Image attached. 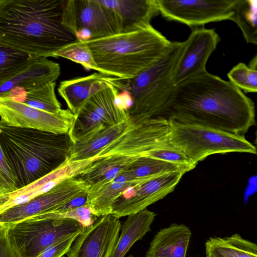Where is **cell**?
<instances>
[{"label":"cell","instance_id":"obj_11","mask_svg":"<svg viewBox=\"0 0 257 257\" xmlns=\"http://www.w3.org/2000/svg\"><path fill=\"white\" fill-rule=\"evenodd\" d=\"M160 13L166 19L191 29L209 23L230 20L235 0H156Z\"/></svg>","mask_w":257,"mask_h":257},{"label":"cell","instance_id":"obj_21","mask_svg":"<svg viewBox=\"0 0 257 257\" xmlns=\"http://www.w3.org/2000/svg\"><path fill=\"white\" fill-rule=\"evenodd\" d=\"M192 235L187 225L172 223L156 233L144 257H186Z\"/></svg>","mask_w":257,"mask_h":257},{"label":"cell","instance_id":"obj_26","mask_svg":"<svg viewBox=\"0 0 257 257\" xmlns=\"http://www.w3.org/2000/svg\"><path fill=\"white\" fill-rule=\"evenodd\" d=\"M56 82H51L42 86L26 90L17 86L1 97L22 103L30 107L51 113H57L61 105L55 92Z\"/></svg>","mask_w":257,"mask_h":257},{"label":"cell","instance_id":"obj_32","mask_svg":"<svg viewBox=\"0 0 257 257\" xmlns=\"http://www.w3.org/2000/svg\"><path fill=\"white\" fill-rule=\"evenodd\" d=\"M229 81L245 93L257 92V70L239 63L234 66L227 74Z\"/></svg>","mask_w":257,"mask_h":257},{"label":"cell","instance_id":"obj_22","mask_svg":"<svg viewBox=\"0 0 257 257\" xmlns=\"http://www.w3.org/2000/svg\"><path fill=\"white\" fill-rule=\"evenodd\" d=\"M60 74L59 63L45 57L37 58L22 72L0 85V97L17 86L28 90L55 82Z\"/></svg>","mask_w":257,"mask_h":257},{"label":"cell","instance_id":"obj_29","mask_svg":"<svg viewBox=\"0 0 257 257\" xmlns=\"http://www.w3.org/2000/svg\"><path fill=\"white\" fill-rule=\"evenodd\" d=\"M36 58L0 43V85L22 72Z\"/></svg>","mask_w":257,"mask_h":257},{"label":"cell","instance_id":"obj_7","mask_svg":"<svg viewBox=\"0 0 257 257\" xmlns=\"http://www.w3.org/2000/svg\"><path fill=\"white\" fill-rule=\"evenodd\" d=\"M84 227L76 220L51 218L44 213L7 226L6 235L20 257H36L54 244L80 233Z\"/></svg>","mask_w":257,"mask_h":257},{"label":"cell","instance_id":"obj_9","mask_svg":"<svg viewBox=\"0 0 257 257\" xmlns=\"http://www.w3.org/2000/svg\"><path fill=\"white\" fill-rule=\"evenodd\" d=\"M132 119L133 123L128 128L104 148L96 159L111 155L142 157L170 144L167 118L158 116Z\"/></svg>","mask_w":257,"mask_h":257},{"label":"cell","instance_id":"obj_37","mask_svg":"<svg viewBox=\"0 0 257 257\" xmlns=\"http://www.w3.org/2000/svg\"><path fill=\"white\" fill-rule=\"evenodd\" d=\"M87 191L81 193L52 211L63 212L87 206Z\"/></svg>","mask_w":257,"mask_h":257},{"label":"cell","instance_id":"obj_14","mask_svg":"<svg viewBox=\"0 0 257 257\" xmlns=\"http://www.w3.org/2000/svg\"><path fill=\"white\" fill-rule=\"evenodd\" d=\"M185 173L179 171L161 174L128 189L114 203L111 214L120 218L147 208L172 192Z\"/></svg>","mask_w":257,"mask_h":257},{"label":"cell","instance_id":"obj_4","mask_svg":"<svg viewBox=\"0 0 257 257\" xmlns=\"http://www.w3.org/2000/svg\"><path fill=\"white\" fill-rule=\"evenodd\" d=\"M85 43L92 53L98 72L129 79L161 59L170 50L173 42L150 25Z\"/></svg>","mask_w":257,"mask_h":257},{"label":"cell","instance_id":"obj_30","mask_svg":"<svg viewBox=\"0 0 257 257\" xmlns=\"http://www.w3.org/2000/svg\"><path fill=\"white\" fill-rule=\"evenodd\" d=\"M129 169L136 178L154 177L169 172L182 171L189 172L188 168L149 157H138L130 166Z\"/></svg>","mask_w":257,"mask_h":257},{"label":"cell","instance_id":"obj_36","mask_svg":"<svg viewBox=\"0 0 257 257\" xmlns=\"http://www.w3.org/2000/svg\"><path fill=\"white\" fill-rule=\"evenodd\" d=\"M79 234L73 235L54 244L36 257H62L69 251L75 238Z\"/></svg>","mask_w":257,"mask_h":257},{"label":"cell","instance_id":"obj_27","mask_svg":"<svg viewBox=\"0 0 257 257\" xmlns=\"http://www.w3.org/2000/svg\"><path fill=\"white\" fill-rule=\"evenodd\" d=\"M206 254L216 257H257V245L238 233L230 236L210 237L205 242Z\"/></svg>","mask_w":257,"mask_h":257},{"label":"cell","instance_id":"obj_17","mask_svg":"<svg viewBox=\"0 0 257 257\" xmlns=\"http://www.w3.org/2000/svg\"><path fill=\"white\" fill-rule=\"evenodd\" d=\"M154 177L136 178L128 168L110 181L89 186L87 206L97 217L111 214L114 203L126 191Z\"/></svg>","mask_w":257,"mask_h":257},{"label":"cell","instance_id":"obj_39","mask_svg":"<svg viewBox=\"0 0 257 257\" xmlns=\"http://www.w3.org/2000/svg\"><path fill=\"white\" fill-rule=\"evenodd\" d=\"M74 37L77 41L85 42L92 39V33L87 29H81L76 32Z\"/></svg>","mask_w":257,"mask_h":257},{"label":"cell","instance_id":"obj_20","mask_svg":"<svg viewBox=\"0 0 257 257\" xmlns=\"http://www.w3.org/2000/svg\"><path fill=\"white\" fill-rule=\"evenodd\" d=\"M120 18L121 33L130 32L150 25L159 11L156 0H98Z\"/></svg>","mask_w":257,"mask_h":257},{"label":"cell","instance_id":"obj_15","mask_svg":"<svg viewBox=\"0 0 257 257\" xmlns=\"http://www.w3.org/2000/svg\"><path fill=\"white\" fill-rule=\"evenodd\" d=\"M119 218L112 214L98 217L76 237L68 257H110L121 228Z\"/></svg>","mask_w":257,"mask_h":257},{"label":"cell","instance_id":"obj_40","mask_svg":"<svg viewBox=\"0 0 257 257\" xmlns=\"http://www.w3.org/2000/svg\"><path fill=\"white\" fill-rule=\"evenodd\" d=\"M10 198L9 194L0 196V207L4 204Z\"/></svg>","mask_w":257,"mask_h":257},{"label":"cell","instance_id":"obj_12","mask_svg":"<svg viewBox=\"0 0 257 257\" xmlns=\"http://www.w3.org/2000/svg\"><path fill=\"white\" fill-rule=\"evenodd\" d=\"M0 117L8 126L63 134L68 133L75 116L68 109L51 113L0 97Z\"/></svg>","mask_w":257,"mask_h":257},{"label":"cell","instance_id":"obj_8","mask_svg":"<svg viewBox=\"0 0 257 257\" xmlns=\"http://www.w3.org/2000/svg\"><path fill=\"white\" fill-rule=\"evenodd\" d=\"M118 92L114 85L108 83L85 102L68 132L73 143L129 119L128 111L120 108L115 103Z\"/></svg>","mask_w":257,"mask_h":257},{"label":"cell","instance_id":"obj_13","mask_svg":"<svg viewBox=\"0 0 257 257\" xmlns=\"http://www.w3.org/2000/svg\"><path fill=\"white\" fill-rule=\"evenodd\" d=\"M89 186L74 177L66 179L48 191L24 203L0 212V224L7 227L24 219L52 211L88 190Z\"/></svg>","mask_w":257,"mask_h":257},{"label":"cell","instance_id":"obj_41","mask_svg":"<svg viewBox=\"0 0 257 257\" xmlns=\"http://www.w3.org/2000/svg\"><path fill=\"white\" fill-rule=\"evenodd\" d=\"M6 227L0 224V236L5 230Z\"/></svg>","mask_w":257,"mask_h":257},{"label":"cell","instance_id":"obj_2","mask_svg":"<svg viewBox=\"0 0 257 257\" xmlns=\"http://www.w3.org/2000/svg\"><path fill=\"white\" fill-rule=\"evenodd\" d=\"M65 0H0V43L36 58L76 41L61 24Z\"/></svg>","mask_w":257,"mask_h":257},{"label":"cell","instance_id":"obj_35","mask_svg":"<svg viewBox=\"0 0 257 257\" xmlns=\"http://www.w3.org/2000/svg\"><path fill=\"white\" fill-rule=\"evenodd\" d=\"M18 190L16 179L0 146V196Z\"/></svg>","mask_w":257,"mask_h":257},{"label":"cell","instance_id":"obj_6","mask_svg":"<svg viewBox=\"0 0 257 257\" xmlns=\"http://www.w3.org/2000/svg\"><path fill=\"white\" fill-rule=\"evenodd\" d=\"M168 120L169 143L196 164L208 156L215 154L231 152L256 154L255 147L243 135Z\"/></svg>","mask_w":257,"mask_h":257},{"label":"cell","instance_id":"obj_34","mask_svg":"<svg viewBox=\"0 0 257 257\" xmlns=\"http://www.w3.org/2000/svg\"><path fill=\"white\" fill-rule=\"evenodd\" d=\"M46 213L51 218L71 219L76 220L85 227L91 225L98 218L91 212L87 206H81L75 209L63 212L50 211Z\"/></svg>","mask_w":257,"mask_h":257},{"label":"cell","instance_id":"obj_23","mask_svg":"<svg viewBox=\"0 0 257 257\" xmlns=\"http://www.w3.org/2000/svg\"><path fill=\"white\" fill-rule=\"evenodd\" d=\"M156 214L145 208L127 216L121 226V232L110 257H124L132 245L151 230Z\"/></svg>","mask_w":257,"mask_h":257},{"label":"cell","instance_id":"obj_3","mask_svg":"<svg viewBox=\"0 0 257 257\" xmlns=\"http://www.w3.org/2000/svg\"><path fill=\"white\" fill-rule=\"evenodd\" d=\"M73 142L68 133L6 125L0 122V146L18 190L56 170L69 160Z\"/></svg>","mask_w":257,"mask_h":257},{"label":"cell","instance_id":"obj_28","mask_svg":"<svg viewBox=\"0 0 257 257\" xmlns=\"http://www.w3.org/2000/svg\"><path fill=\"white\" fill-rule=\"evenodd\" d=\"M230 20L241 30L247 43L257 44V1L235 0Z\"/></svg>","mask_w":257,"mask_h":257},{"label":"cell","instance_id":"obj_31","mask_svg":"<svg viewBox=\"0 0 257 257\" xmlns=\"http://www.w3.org/2000/svg\"><path fill=\"white\" fill-rule=\"evenodd\" d=\"M53 57H61L80 64L85 69L97 71L92 53L85 42L76 41L55 52Z\"/></svg>","mask_w":257,"mask_h":257},{"label":"cell","instance_id":"obj_25","mask_svg":"<svg viewBox=\"0 0 257 257\" xmlns=\"http://www.w3.org/2000/svg\"><path fill=\"white\" fill-rule=\"evenodd\" d=\"M133 123L132 119L108 127L82 141L73 143L69 160L96 159L97 154L107 145L123 134Z\"/></svg>","mask_w":257,"mask_h":257},{"label":"cell","instance_id":"obj_18","mask_svg":"<svg viewBox=\"0 0 257 257\" xmlns=\"http://www.w3.org/2000/svg\"><path fill=\"white\" fill-rule=\"evenodd\" d=\"M95 159L80 161L68 160L56 170L29 186L10 194L9 199L0 207V212L11 207L28 202L44 193L63 180L81 173Z\"/></svg>","mask_w":257,"mask_h":257},{"label":"cell","instance_id":"obj_19","mask_svg":"<svg viewBox=\"0 0 257 257\" xmlns=\"http://www.w3.org/2000/svg\"><path fill=\"white\" fill-rule=\"evenodd\" d=\"M117 77L95 72L92 74L61 81L58 88L59 95L68 109L76 116L85 102L93 94Z\"/></svg>","mask_w":257,"mask_h":257},{"label":"cell","instance_id":"obj_5","mask_svg":"<svg viewBox=\"0 0 257 257\" xmlns=\"http://www.w3.org/2000/svg\"><path fill=\"white\" fill-rule=\"evenodd\" d=\"M184 47V42H173L170 50L161 59L136 77L117 78L115 87L126 89L133 100L130 117L137 119L160 116L175 87L176 68Z\"/></svg>","mask_w":257,"mask_h":257},{"label":"cell","instance_id":"obj_16","mask_svg":"<svg viewBox=\"0 0 257 257\" xmlns=\"http://www.w3.org/2000/svg\"><path fill=\"white\" fill-rule=\"evenodd\" d=\"M220 41L214 29L203 27L193 29L184 42V49L175 72V85L206 71L207 61Z\"/></svg>","mask_w":257,"mask_h":257},{"label":"cell","instance_id":"obj_38","mask_svg":"<svg viewBox=\"0 0 257 257\" xmlns=\"http://www.w3.org/2000/svg\"><path fill=\"white\" fill-rule=\"evenodd\" d=\"M0 257H20L8 240L6 228L0 236Z\"/></svg>","mask_w":257,"mask_h":257},{"label":"cell","instance_id":"obj_10","mask_svg":"<svg viewBox=\"0 0 257 257\" xmlns=\"http://www.w3.org/2000/svg\"><path fill=\"white\" fill-rule=\"evenodd\" d=\"M61 24L74 36L79 29L89 30L92 39L115 35L122 31L119 17L98 0H65Z\"/></svg>","mask_w":257,"mask_h":257},{"label":"cell","instance_id":"obj_1","mask_svg":"<svg viewBox=\"0 0 257 257\" xmlns=\"http://www.w3.org/2000/svg\"><path fill=\"white\" fill-rule=\"evenodd\" d=\"M160 116L239 135L255 123L253 101L206 70L176 85Z\"/></svg>","mask_w":257,"mask_h":257},{"label":"cell","instance_id":"obj_24","mask_svg":"<svg viewBox=\"0 0 257 257\" xmlns=\"http://www.w3.org/2000/svg\"><path fill=\"white\" fill-rule=\"evenodd\" d=\"M138 157L111 155L98 158L74 177L89 186L108 181L128 169Z\"/></svg>","mask_w":257,"mask_h":257},{"label":"cell","instance_id":"obj_42","mask_svg":"<svg viewBox=\"0 0 257 257\" xmlns=\"http://www.w3.org/2000/svg\"><path fill=\"white\" fill-rule=\"evenodd\" d=\"M205 257H216V256H213V255H212L210 254H206Z\"/></svg>","mask_w":257,"mask_h":257},{"label":"cell","instance_id":"obj_43","mask_svg":"<svg viewBox=\"0 0 257 257\" xmlns=\"http://www.w3.org/2000/svg\"><path fill=\"white\" fill-rule=\"evenodd\" d=\"M127 257H135V256L132 254H130Z\"/></svg>","mask_w":257,"mask_h":257},{"label":"cell","instance_id":"obj_33","mask_svg":"<svg viewBox=\"0 0 257 257\" xmlns=\"http://www.w3.org/2000/svg\"><path fill=\"white\" fill-rule=\"evenodd\" d=\"M143 156L154 158L184 166L189 171L194 169L197 165L171 144L149 152Z\"/></svg>","mask_w":257,"mask_h":257}]
</instances>
